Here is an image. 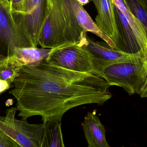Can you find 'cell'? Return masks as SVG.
Returning a JSON list of instances; mask_svg holds the SVG:
<instances>
[{
  "instance_id": "ac0fdd59",
  "label": "cell",
  "mask_w": 147,
  "mask_h": 147,
  "mask_svg": "<svg viewBox=\"0 0 147 147\" xmlns=\"http://www.w3.org/2000/svg\"><path fill=\"white\" fill-rule=\"evenodd\" d=\"M0 147L21 146L13 139L0 129Z\"/></svg>"
},
{
  "instance_id": "6da1fadb",
  "label": "cell",
  "mask_w": 147,
  "mask_h": 147,
  "mask_svg": "<svg viewBox=\"0 0 147 147\" xmlns=\"http://www.w3.org/2000/svg\"><path fill=\"white\" fill-rule=\"evenodd\" d=\"M109 87L97 74L74 71L45 60L22 66L9 94L22 119L40 116L45 122L78 106L103 105L112 97Z\"/></svg>"
},
{
  "instance_id": "3957f363",
  "label": "cell",
  "mask_w": 147,
  "mask_h": 147,
  "mask_svg": "<svg viewBox=\"0 0 147 147\" xmlns=\"http://www.w3.org/2000/svg\"><path fill=\"white\" fill-rule=\"evenodd\" d=\"M47 0H21L11 9L22 47H37L47 12Z\"/></svg>"
},
{
  "instance_id": "9c48e42d",
  "label": "cell",
  "mask_w": 147,
  "mask_h": 147,
  "mask_svg": "<svg viewBox=\"0 0 147 147\" xmlns=\"http://www.w3.org/2000/svg\"><path fill=\"white\" fill-rule=\"evenodd\" d=\"M99 9L95 22L98 27L114 42L117 50L123 51L112 0H98ZM124 52V51H123Z\"/></svg>"
},
{
  "instance_id": "7a4b0ae2",
  "label": "cell",
  "mask_w": 147,
  "mask_h": 147,
  "mask_svg": "<svg viewBox=\"0 0 147 147\" xmlns=\"http://www.w3.org/2000/svg\"><path fill=\"white\" fill-rule=\"evenodd\" d=\"M75 0H47V12L38 40L41 48L52 49L66 43L82 45L87 32L79 24L74 11Z\"/></svg>"
},
{
  "instance_id": "8fae6325",
  "label": "cell",
  "mask_w": 147,
  "mask_h": 147,
  "mask_svg": "<svg viewBox=\"0 0 147 147\" xmlns=\"http://www.w3.org/2000/svg\"><path fill=\"white\" fill-rule=\"evenodd\" d=\"M117 23L123 45V51L136 53L141 51L133 29L122 12L114 4Z\"/></svg>"
},
{
  "instance_id": "30bf717a",
  "label": "cell",
  "mask_w": 147,
  "mask_h": 147,
  "mask_svg": "<svg viewBox=\"0 0 147 147\" xmlns=\"http://www.w3.org/2000/svg\"><path fill=\"white\" fill-rule=\"evenodd\" d=\"M81 125L88 147H110L106 140L104 126L96 115V110L88 112Z\"/></svg>"
},
{
  "instance_id": "44dd1931",
  "label": "cell",
  "mask_w": 147,
  "mask_h": 147,
  "mask_svg": "<svg viewBox=\"0 0 147 147\" xmlns=\"http://www.w3.org/2000/svg\"><path fill=\"white\" fill-rule=\"evenodd\" d=\"M9 1L10 2L11 10V9L16 7L21 1V0H9Z\"/></svg>"
},
{
  "instance_id": "9a60e30c",
  "label": "cell",
  "mask_w": 147,
  "mask_h": 147,
  "mask_svg": "<svg viewBox=\"0 0 147 147\" xmlns=\"http://www.w3.org/2000/svg\"><path fill=\"white\" fill-rule=\"evenodd\" d=\"M115 6L124 15L134 31L141 51L147 43L146 33L139 20L131 13L122 0H112Z\"/></svg>"
},
{
  "instance_id": "d6986e66",
  "label": "cell",
  "mask_w": 147,
  "mask_h": 147,
  "mask_svg": "<svg viewBox=\"0 0 147 147\" xmlns=\"http://www.w3.org/2000/svg\"><path fill=\"white\" fill-rule=\"evenodd\" d=\"M143 59L147 72L146 79L145 83L142 87L139 95L141 98H147V43L146 46L141 51Z\"/></svg>"
},
{
  "instance_id": "2e32d148",
  "label": "cell",
  "mask_w": 147,
  "mask_h": 147,
  "mask_svg": "<svg viewBox=\"0 0 147 147\" xmlns=\"http://www.w3.org/2000/svg\"><path fill=\"white\" fill-rule=\"evenodd\" d=\"M22 66L13 56L0 58V79L11 84L19 75Z\"/></svg>"
},
{
  "instance_id": "5b68a950",
  "label": "cell",
  "mask_w": 147,
  "mask_h": 147,
  "mask_svg": "<svg viewBox=\"0 0 147 147\" xmlns=\"http://www.w3.org/2000/svg\"><path fill=\"white\" fill-rule=\"evenodd\" d=\"M143 58L140 60L111 65L103 71V78L110 86L123 88L130 96L139 95L146 79Z\"/></svg>"
},
{
  "instance_id": "277c9868",
  "label": "cell",
  "mask_w": 147,
  "mask_h": 147,
  "mask_svg": "<svg viewBox=\"0 0 147 147\" xmlns=\"http://www.w3.org/2000/svg\"><path fill=\"white\" fill-rule=\"evenodd\" d=\"M45 60L52 64L68 70L95 73L102 78L106 68L101 61L78 43H66L51 49Z\"/></svg>"
},
{
  "instance_id": "ffe728a7",
  "label": "cell",
  "mask_w": 147,
  "mask_h": 147,
  "mask_svg": "<svg viewBox=\"0 0 147 147\" xmlns=\"http://www.w3.org/2000/svg\"><path fill=\"white\" fill-rule=\"evenodd\" d=\"M13 85L11 84L7 81L0 79V95L13 87Z\"/></svg>"
},
{
  "instance_id": "d4e9b609",
  "label": "cell",
  "mask_w": 147,
  "mask_h": 147,
  "mask_svg": "<svg viewBox=\"0 0 147 147\" xmlns=\"http://www.w3.org/2000/svg\"><path fill=\"white\" fill-rule=\"evenodd\" d=\"M1 58V43H0V58Z\"/></svg>"
},
{
  "instance_id": "8992f818",
  "label": "cell",
  "mask_w": 147,
  "mask_h": 147,
  "mask_svg": "<svg viewBox=\"0 0 147 147\" xmlns=\"http://www.w3.org/2000/svg\"><path fill=\"white\" fill-rule=\"evenodd\" d=\"M15 107L6 110L5 116H0V129L16 141L21 147H41L44 134V123L30 124L26 120L15 117Z\"/></svg>"
},
{
  "instance_id": "e0dca14e",
  "label": "cell",
  "mask_w": 147,
  "mask_h": 147,
  "mask_svg": "<svg viewBox=\"0 0 147 147\" xmlns=\"http://www.w3.org/2000/svg\"><path fill=\"white\" fill-rule=\"evenodd\" d=\"M143 26L147 36V11L139 0H122Z\"/></svg>"
},
{
  "instance_id": "5bb4252c",
  "label": "cell",
  "mask_w": 147,
  "mask_h": 147,
  "mask_svg": "<svg viewBox=\"0 0 147 147\" xmlns=\"http://www.w3.org/2000/svg\"><path fill=\"white\" fill-rule=\"evenodd\" d=\"M51 49L38 47H16L13 57L22 66L31 65L45 60L48 57Z\"/></svg>"
},
{
  "instance_id": "ba28073f",
  "label": "cell",
  "mask_w": 147,
  "mask_h": 147,
  "mask_svg": "<svg viewBox=\"0 0 147 147\" xmlns=\"http://www.w3.org/2000/svg\"><path fill=\"white\" fill-rule=\"evenodd\" d=\"M81 46L101 61L106 68L114 64L137 61L143 58L141 51L136 53L125 52L112 48L106 43L95 41L88 37Z\"/></svg>"
},
{
  "instance_id": "7c38bea8",
  "label": "cell",
  "mask_w": 147,
  "mask_h": 147,
  "mask_svg": "<svg viewBox=\"0 0 147 147\" xmlns=\"http://www.w3.org/2000/svg\"><path fill=\"white\" fill-rule=\"evenodd\" d=\"M74 11L76 19L80 26L86 32H90L101 38L111 47L116 49L117 47L112 40L102 33L98 27L84 7L75 0Z\"/></svg>"
},
{
  "instance_id": "7402d4cb",
  "label": "cell",
  "mask_w": 147,
  "mask_h": 147,
  "mask_svg": "<svg viewBox=\"0 0 147 147\" xmlns=\"http://www.w3.org/2000/svg\"><path fill=\"white\" fill-rule=\"evenodd\" d=\"M77 1L82 6H84L88 4L90 1V0H77Z\"/></svg>"
},
{
  "instance_id": "4fadbf2b",
  "label": "cell",
  "mask_w": 147,
  "mask_h": 147,
  "mask_svg": "<svg viewBox=\"0 0 147 147\" xmlns=\"http://www.w3.org/2000/svg\"><path fill=\"white\" fill-rule=\"evenodd\" d=\"M62 117H56L43 122L44 134L41 147H64L61 130Z\"/></svg>"
},
{
  "instance_id": "cb8c5ba5",
  "label": "cell",
  "mask_w": 147,
  "mask_h": 147,
  "mask_svg": "<svg viewBox=\"0 0 147 147\" xmlns=\"http://www.w3.org/2000/svg\"><path fill=\"white\" fill-rule=\"evenodd\" d=\"M144 6L147 11V0H139Z\"/></svg>"
},
{
  "instance_id": "603a6c76",
  "label": "cell",
  "mask_w": 147,
  "mask_h": 147,
  "mask_svg": "<svg viewBox=\"0 0 147 147\" xmlns=\"http://www.w3.org/2000/svg\"><path fill=\"white\" fill-rule=\"evenodd\" d=\"M94 3V6L96 7V9L98 11L99 9V2H98V0H92Z\"/></svg>"
},
{
  "instance_id": "52a82bcc",
  "label": "cell",
  "mask_w": 147,
  "mask_h": 147,
  "mask_svg": "<svg viewBox=\"0 0 147 147\" xmlns=\"http://www.w3.org/2000/svg\"><path fill=\"white\" fill-rule=\"evenodd\" d=\"M0 43L1 58L10 57L16 48L22 47L9 0H0Z\"/></svg>"
}]
</instances>
